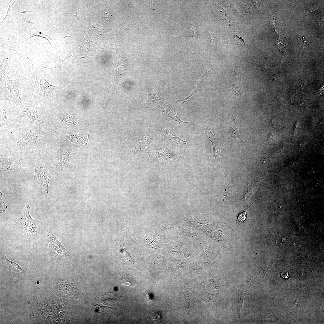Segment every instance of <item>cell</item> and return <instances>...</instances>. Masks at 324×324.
<instances>
[{"label":"cell","mask_w":324,"mask_h":324,"mask_svg":"<svg viewBox=\"0 0 324 324\" xmlns=\"http://www.w3.org/2000/svg\"><path fill=\"white\" fill-rule=\"evenodd\" d=\"M28 118L22 119L20 129L0 140V152L11 154L32 163L35 158L49 153L53 134Z\"/></svg>","instance_id":"obj_1"},{"label":"cell","mask_w":324,"mask_h":324,"mask_svg":"<svg viewBox=\"0 0 324 324\" xmlns=\"http://www.w3.org/2000/svg\"><path fill=\"white\" fill-rule=\"evenodd\" d=\"M30 209L29 204L26 203L23 212L19 219L12 223L9 228L22 233L30 242H34L40 238L41 223L32 218L29 214Z\"/></svg>","instance_id":"obj_2"},{"label":"cell","mask_w":324,"mask_h":324,"mask_svg":"<svg viewBox=\"0 0 324 324\" xmlns=\"http://www.w3.org/2000/svg\"><path fill=\"white\" fill-rule=\"evenodd\" d=\"M20 105L22 120L26 115L29 120L34 122L35 121H38L45 130L52 132L53 123L46 108L40 106L33 99L30 100L27 103L21 101Z\"/></svg>","instance_id":"obj_3"},{"label":"cell","mask_w":324,"mask_h":324,"mask_svg":"<svg viewBox=\"0 0 324 324\" xmlns=\"http://www.w3.org/2000/svg\"><path fill=\"white\" fill-rule=\"evenodd\" d=\"M35 85L28 90L32 94L38 104L41 106L46 108L50 100L48 98L49 94L54 90L62 88L64 86H54L49 83L45 78L37 71L33 73Z\"/></svg>","instance_id":"obj_4"},{"label":"cell","mask_w":324,"mask_h":324,"mask_svg":"<svg viewBox=\"0 0 324 324\" xmlns=\"http://www.w3.org/2000/svg\"><path fill=\"white\" fill-rule=\"evenodd\" d=\"M46 250L51 262L61 263L68 260L70 256L69 251L57 239L51 230L47 231L46 242Z\"/></svg>","instance_id":"obj_5"},{"label":"cell","mask_w":324,"mask_h":324,"mask_svg":"<svg viewBox=\"0 0 324 324\" xmlns=\"http://www.w3.org/2000/svg\"><path fill=\"white\" fill-rule=\"evenodd\" d=\"M32 164L35 169L33 182L38 185L47 196L48 195V186L50 181L47 165L40 158L35 159Z\"/></svg>","instance_id":"obj_6"},{"label":"cell","mask_w":324,"mask_h":324,"mask_svg":"<svg viewBox=\"0 0 324 324\" xmlns=\"http://www.w3.org/2000/svg\"><path fill=\"white\" fill-rule=\"evenodd\" d=\"M85 37L82 41L80 47L72 48L68 53L63 62L70 56H72V62L70 64L75 63L77 64L79 60L82 58H86L88 56H93L94 50L91 46V42L87 33L85 32Z\"/></svg>","instance_id":"obj_7"},{"label":"cell","mask_w":324,"mask_h":324,"mask_svg":"<svg viewBox=\"0 0 324 324\" xmlns=\"http://www.w3.org/2000/svg\"><path fill=\"white\" fill-rule=\"evenodd\" d=\"M25 161L12 155H0L1 172L23 171L26 166Z\"/></svg>","instance_id":"obj_8"},{"label":"cell","mask_w":324,"mask_h":324,"mask_svg":"<svg viewBox=\"0 0 324 324\" xmlns=\"http://www.w3.org/2000/svg\"><path fill=\"white\" fill-rule=\"evenodd\" d=\"M70 284L62 280H56L54 285V287L55 292L58 296L78 298L79 294H80L81 293L79 290L76 289L74 284Z\"/></svg>","instance_id":"obj_9"},{"label":"cell","mask_w":324,"mask_h":324,"mask_svg":"<svg viewBox=\"0 0 324 324\" xmlns=\"http://www.w3.org/2000/svg\"><path fill=\"white\" fill-rule=\"evenodd\" d=\"M0 260L2 266L11 276H22L28 271L27 268H22L16 263L8 260L4 252L1 253Z\"/></svg>","instance_id":"obj_10"},{"label":"cell","mask_w":324,"mask_h":324,"mask_svg":"<svg viewBox=\"0 0 324 324\" xmlns=\"http://www.w3.org/2000/svg\"><path fill=\"white\" fill-rule=\"evenodd\" d=\"M243 289L238 287L234 288L231 293L232 307L233 312L236 316L240 320L241 310L242 307L244 296L250 294L244 293Z\"/></svg>","instance_id":"obj_11"},{"label":"cell","mask_w":324,"mask_h":324,"mask_svg":"<svg viewBox=\"0 0 324 324\" xmlns=\"http://www.w3.org/2000/svg\"><path fill=\"white\" fill-rule=\"evenodd\" d=\"M266 272L255 271L249 275L244 277L242 284L238 287L243 290H248L253 285L258 284L263 286L264 279Z\"/></svg>","instance_id":"obj_12"},{"label":"cell","mask_w":324,"mask_h":324,"mask_svg":"<svg viewBox=\"0 0 324 324\" xmlns=\"http://www.w3.org/2000/svg\"><path fill=\"white\" fill-rule=\"evenodd\" d=\"M172 229L177 234L187 236L196 241L200 244L205 239L203 236L189 226L183 224H175L172 226Z\"/></svg>","instance_id":"obj_13"},{"label":"cell","mask_w":324,"mask_h":324,"mask_svg":"<svg viewBox=\"0 0 324 324\" xmlns=\"http://www.w3.org/2000/svg\"><path fill=\"white\" fill-rule=\"evenodd\" d=\"M171 241L169 250L172 254L178 256L183 255L185 257L188 258L194 252L182 243L177 236L172 238Z\"/></svg>","instance_id":"obj_14"},{"label":"cell","mask_w":324,"mask_h":324,"mask_svg":"<svg viewBox=\"0 0 324 324\" xmlns=\"http://www.w3.org/2000/svg\"><path fill=\"white\" fill-rule=\"evenodd\" d=\"M206 241L205 240L200 244L201 256L207 261L214 262L218 253L214 250L213 244Z\"/></svg>","instance_id":"obj_15"},{"label":"cell","mask_w":324,"mask_h":324,"mask_svg":"<svg viewBox=\"0 0 324 324\" xmlns=\"http://www.w3.org/2000/svg\"><path fill=\"white\" fill-rule=\"evenodd\" d=\"M206 132L207 138L212 143L214 152L212 160L217 165L220 166L221 159L220 146L208 125L206 126Z\"/></svg>","instance_id":"obj_16"},{"label":"cell","mask_w":324,"mask_h":324,"mask_svg":"<svg viewBox=\"0 0 324 324\" xmlns=\"http://www.w3.org/2000/svg\"><path fill=\"white\" fill-rule=\"evenodd\" d=\"M204 287V285L202 284L200 297L210 310L217 312V303L219 293L218 292L214 294L208 293L206 292Z\"/></svg>","instance_id":"obj_17"},{"label":"cell","mask_w":324,"mask_h":324,"mask_svg":"<svg viewBox=\"0 0 324 324\" xmlns=\"http://www.w3.org/2000/svg\"><path fill=\"white\" fill-rule=\"evenodd\" d=\"M238 122L236 112L234 113L229 123L228 127V130L229 136L230 140L233 138H237L241 140L245 144V143L241 137L238 130Z\"/></svg>","instance_id":"obj_18"},{"label":"cell","mask_w":324,"mask_h":324,"mask_svg":"<svg viewBox=\"0 0 324 324\" xmlns=\"http://www.w3.org/2000/svg\"><path fill=\"white\" fill-rule=\"evenodd\" d=\"M207 72L208 70H206V71L202 76L196 79L194 83L193 91L189 96L183 99L180 100H177L176 104L179 108H181L182 107L184 102L190 97L197 95L199 94L201 88V85L203 78Z\"/></svg>","instance_id":"obj_19"},{"label":"cell","mask_w":324,"mask_h":324,"mask_svg":"<svg viewBox=\"0 0 324 324\" xmlns=\"http://www.w3.org/2000/svg\"><path fill=\"white\" fill-rule=\"evenodd\" d=\"M124 298L120 295L117 296L111 292H106L101 296L98 301L99 302L109 306H111L116 302L123 301Z\"/></svg>","instance_id":"obj_20"},{"label":"cell","mask_w":324,"mask_h":324,"mask_svg":"<svg viewBox=\"0 0 324 324\" xmlns=\"http://www.w3.org/2000/svg\"><path fill=\"white\" fill-rule=\"evenodd\" d=\"M58 153V162L57 167L58 170H61L64 168L68 164V152L65 147L60 145L59 148Z\"/></svg>","instance_id":"obj_21"},{"label":"cell","mask_w":324,"mask_h":324,"mask_svg":"<svg viewBox=\"0 0 324 324\" xmlns=\"http://www.w3.org/2000/svg\"><path fill=\"white\" fill-rule=\"evenodd\" d=\"M119 252L125 264L128 266L130 268L138 269L141 270V269L138 268L135 265L134 261L129 253L124 248V243L122 241V243L120 246Z\"/></svg>","instance_id":"obj_22"},{"label":"cell","mask_w":324,"mask_h":324,"mask_svg":"<svg viewBox=\"0 0 324 324\" xmlns=\"http://www.w3.org/2000/svg\"><path fill=\"white\" fill-rule=\"evenodd\" d=\"M88 27L90 29V32L94 35L97 36L99 38H105L107 36V32L105 29L104 27L98 28L93 26L90 23L89 20L86 22Z\"/></svg>","instance_id":"obj_23"},{"label":"cell","mask_w":324,"mask_h":324,"mask_svg":"<svg viewBox=\"0 0 324 324\" xmlns=\"http://www.w3.org/2000/svg\"><path fill=\"white\" fill-rule=\"evenodd\" d=\"M30 23L32 27L30 28V36L28 39L22 41V43L28 40L32 37L37 36L38 37H41L45 39L49 42L51 45H52L50 42V41L52 39V38L50 36L44 34L38 30L33 22H31Z\"/></svg>","instance_id":"obj_24"},{"label":"cell","mask_w":324,"mask_h":324,"mask_svg":"<svg viewBox=\"0 0 324 324\" xmlns=\"http://www.w3.org/2000/svg\"><path fill=\"white\" fill-rule=\"evenodd\" d=\"M14 53L11 55H7L4 53L2 50V55H1L0 67L2 65L4 66L3 71L1 72V80L4 77V69L9 64L11 56Z\"/></svg>","instance_id":"obj_25"},{"label":"cell","mask_w":324,"mask_h":324,"mask_svg":"<svg viewBox=\"0 0 324 324\" xmlns=\"http://www.w3.org/2000/svg\"><path fill=\"white\" fill-rule=\"evenodd\" d=\"M196 25L191 24L187 28L186 31L183 34L182 37H194L199 39L200 34L196 29Z\"/></svg>","instance_id":"obj_26"},{"label":"cell","mask_w":324,"mask_h":324,"mask_svg":"<svg viewBox=\"0 0 324 324\" xmlns=\"http://www.w3.org/2000/svg\"><path fill=\"white\" fill-rule=\"evenodd\" d=\"M120 282L122 284L137 288L136 283L134 280L130 277H124L120 280Z\"/></svg>","instance_id":"obj_27"},{"label":"cell","mask_w":324,"mask_h":324,"mask_svg":"<svg viewBox=\"0 0 324 324\" xmlns=\"http://www.w3.org/2000/svg\"><path fill=\"white\" fill-rule=\"evenodd\" d=\"M149 316L151 320L155 322H160L162 319L161 314L157 311L152 312L150 314Z\"/></svg>","instance_id":"obj_28"},{"label":"cell","mask_w":324,"mask_h":324,"mask_svg":"<svg viewBox=\"0 0 324 324\" xmlns=\"http://www.w3.org/2000/svg\"><path fill=\"white\" fill-rule=\"evenodd\" d=\"M247 210L248 209L241 211L238 214L236 218L237 223H241L246 219Z\"/></svg>","instance_id":"obj_29"},{"label":"cell","mask_w":324,"mask_h":324,"mask_svg":"<svg viewBox=\"0 0 324 324\" xmlns=\"http://www.w3.org/2000/svg\"><path fill=\"white\" fill-rule=\"evenodd\" d=\"M234 40L236 43L241 46H244L245 45L244 41L241 37L236 35H234Z\"/></svg>","instance_id":"obj_30"},{"label":"cell","mask_w":324,"mask_h":324,"mask_svg":"<svg viewBox=\"0 0 324 324\" xmlns=\"http://www.w3.org/2000/svg\"><path fill=\"white\" fill-rule=\"evenodd\" d=\"M276 139L272 132L269 133L268 135L267 140L268 143L270 144H275L277 141Z\"/></svg>","instance_id":"obj_31"},{"label":"cell","mask_w":324,"mask_h":324,"mask_svg":"<svg viewBox=\"0 0 324 324\" xmlns=\"http://www.w3.org/2000/svg\"><path fill=\"white\" fill-rule=\"evenodd\" d=\"M0 213L4 212L7 209V206L4 202L3 201L2 194L0 192Z\"/></svg>","instance_id":"obj_32"},{"label":"cell","mask_w":324,"mask_h":324,"mask_svg":"<svg viewBox=\"0 0 324 324\" xmlns=\"http://www.w3.org/2000/svg\"><path fill=\"white\" fill-rule=\"evenodd\" d=\"M300 125L301 122L300 121L298 120L295 124L293 129V133L294 136L296 135L297 134L300 127Z\"/></svg>","instance_id":"obj_33"},{"label":"cell","mask_w":324,"mask_h":324,"mask_svg":"<svg viewBox=\"0 0 324 324\" xmlns=\"http://www.w3.org/2000/svg\"><path fill=\"white\" fill-rule=\"evenodd\" d=\"M16 1V0L14 1V0H11L10 1V2H9V3H10L9 6V7H8V11H7V14L6 15V16H5V17L3 19V20H2V22H0V23H2L4 21V20L5 19L6 17L8 16V15L9 14V12L10 11V8H11V7H12V5L15 3V2Z\"/></svg>","instance_id":"obj_34"},{"label":"cell","mask_w":324,"mask_h":324,"mask_svg":"<svg viewBox=\"0 0 324 324\" xmlns=\"http://www.w3.org/2000/svg\"><path fill=\"white\" fill-rule=\"evenodd\" d=\"M146 296L147 299L148 301L153 300V295L150 292H148L146 293Z\"/></svg>","instance_id":"obj_35"},{"label":"cell","mask_w":324,"mask_h":324,"mask_svg":"<svg viewBox=\"0 0 324 324\" xmlns=\"http://www.w3.org/2000/svg\"><path fill=\"white\" fill-rule=\"evenodd\" d=\"M211 44L212 48L214 49L215 47V41L214 38L212 35H211Z\"/></svg>","instance_id":"obj_36"},{"label":"cell","mask_w":324,"mask_h":324,"mask_svg":"<svg viewBox=\"0 0 324 324\" xmlns=\"http://www.w3.org/2000/svg\"><path fill=\"white\" fill-rule=\"evenodd\" d=\"M303 83H304L303 84H301V87L302 88H303L304 86H305L307 84L306 81V82L305 81H304V82H303Z\"/></svg>","instance_id":"obj_37"},{"label":"cell","mask_w":324,"mask_h":324,"mask_svg":"<svg viewBox=\"0 0 324 324\" xmlns=\"http://www.w3.org/2000/svg\"><path fill=\"white\" fill-rule=\"evenodd\" d=\"M31 12V11H22V12H20V13H27V12Z\"/></svg>","instance_id":"obj_38"}]
</instances>
